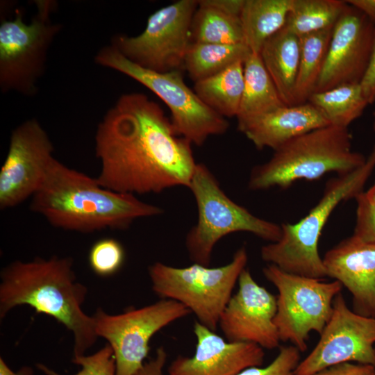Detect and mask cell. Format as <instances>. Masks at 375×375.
<instances>
[{"label": "cell", "mask_w": 375, "mask_h": 375, "mask_svg": "<svg viewBox=\"0 0 375 375\" xmlns=\"http://www.w3.org/2000/svg\"><path fill=\"white\" fill-rule=\"evenodd\" d=\"M191 145L159 104L141 92L124 94L96 130V178L106 189L134 195L188 188L197 164Z\"/></svg>", "instance_id": "obj_1"}, {"label": "cell", "mask_w": 375, "mask_h": 375, "mask_svg": "<svg viewBox=\"0 0 375 375\" xmlns=\"http://www.w3.org/2000/svg\"><path fill=\"white\" fill-rule=\"evenodd\" d=\"M30 209L52 226L80 233L124 230L136 219L157 216L161 208L136 195L102 187L97 178L55 160Z\"/></svg>", "instance_id": "obj_2"}, {"label": "cell", "mask_w": 375, "mask_h": 375, "mask_svg": "<svg viewBox=\"0 0 375 375\" xmlns=\"http://www.w3.org/2000/svg\"><path fill=\"white\" fill-rule=\"evenodd\" d=\"M0 278L1 319L17 306H29L71 331L74 357L85 355L95 344L94 317L82 308L88 288L76 281L72 258L53 256L15 260L1 269Z\"/></svg>", "instance_id": "obj_3"}, {"label": "cell", "mask_w": 375, "mask_h": 375, "mask_svg": "<svg viewBox=\"0 0 375 375\" xmlns=\"http://www.w3.org/2000/svg\"><path fill=\"white\" fill-rule=\"evenodd\" d=\"M351 142L348 128L333 125L302 134L276 149L267 162L254 167L248 187L252 190L284 189L298 180L314 181L329 172L350 173L367 158L352 150Z\"/></svg>", "instance_id": "obj_4"}, {"label": "cell", "mask_w": 375, "mask_h": 375, "mask_svg": "<svg viewBox=\"0 0 375 375\" xmlns=\"http://www.w3.org/2000/svg\"><path fill=\"white\" fill-rule=\"evenodd\" d=\"M375 169V143L363 165L329 180L319 202L301 220L281 225V235L260 249L268 264L300 276L324 279L327 277L318 251L319 240L331 214L340 202L356 198Z\"/></svg>", "instance_id": "obj_5"}, {"label": "cell", "mask_w": 375, "mask_h": 375, "mask_svg": "<svg viewBox=\"0 0 375 375\" xmlns=\"http://www.w3.org/2000/svg\"><path fill=\"white\" fill-rule=\"evenodd\" d=\"M188 188L197 208V223L185 241L193 262L210 266L215 246L230 233L247 232L269 242L280 239L281 225L254 215L231 200L204 164H197Z\"/></svg>", "instance_id": "obj_6"}, {"label": "cell", "mask_w": 375, "mask_h": 375, "mask_svg": "<svg viewBox=\"0 0 375 375\" xmlns=\"http://www.w3.org/2000/svg\"><path fill=\"white\" fill-rule=\"evenodd\" d=\"M247 262V249L242 247L222 266L211 267L194 262L176 267L156 262L149 267L148 273L157 296L179 302L196 316L198 322L216 331Z\"/></svg>", "instance_id": "obj_7"}, {"label": "cell", "mask_w": 375, "mask_h": 375, "mask_svg": "<svg viewBox=\"0 0 375 375\" xmlns=\"http://www.w3.org/2000/svg\"><path fill=\"white\" fill-rule=\"evenodd\" d=\"M95 62L119 72L157 95L171 112L175 133L192 144L202 145L211 135L226 132L225 117L205 104L185 83L180 70L165 73L144 69L131 62L110 44L96 53Z\"/></svg>", "instance_id": "obj_8"}, {"label": "cell", "mask_w": 375, "mask_h": 375, "mask_svg": "<svg viewBox=\"0 0 375 375\" xmlns=\"http://www.w3.org/2000/svg\"><path fill=\"white\" fill-rule=\"evenodd\" d=\"M30 22L16 10L12 19L0 24V88L3 93L16 92L31 97L45 71L47 54L62 26L51 19L56 8L53 1H35Z\"/></svg>", "instance_id": "obj_9"}, {"label": "cell", "mask_w": 375, "mask_h": 375, "mask_svg": "<svg viewBox=\"0 0 375 375\" xmlns=\"http://www.w3.org/2000/svg\"><path fill=\"white\" fill-rule=\"evenodd\" d=\"M262 273L278 290L274 324L280 340L304 352L310 333L320 334L328 322L333 300L343 286L335 280L326 282L294 274L271 264Z\"/></svg>", "instance_id": "obj_10"}, {"label": "cell", "mask_w": 375, "mask_h": 375, "mask_svg": "<svg viewBox=\"0 0 375 375\" xmlns=\"http://www.w3.org/2000/svg\"><path fill=\"white\" fill-rule=\"evenodd\" d=\"M197 7L198 0H180L162 7L149 17L140 34L115 35L110 44L144 69L160 73L183 69Z\"/></svg>", "instance_id": "obj_11"}, {"label": "cell", "mask_w": 375, "mask_h": 375, "mask_svg": "<svg viewBox=\"0 0 375 375\" xmlns=\"http://www.w3.org/2000/svg\"><path fill=\"white\" fill-rule=\"evenodd\" d=\"M190 313L179 302L166 299L118 315L97 308L93 315L96 334L104 338L112 349L115 375L137 373L149 354L152 337Z\"/></svg>", "instance_id": "obj_12"}, {"label": "cell", "mask_w": 375, "mask_h": 375, "mask_svg": "<svg viewBox=\"0 0 375 375\" xmlns=\"http://www.w3.org/2000/svg\"><path fill=\"white\" fill-rule=\"evenodd\" d=\"M54 147L36 119H28L12 131L0 171V208L15 207L39 190L56 160Z\"/></svg>", "instance_id": "obj_13"}, {"label": "cell", "mask_w": 375, "mask_h": 375, "mask_svg": "<svg viewBox=\"0 0 375 375\" xmlns=\"http://www.w3.org/2000/svg\"><path fill=\"white\" fill-rule=\"evenodd\" d=\"M312 351L294 375H313L329 367L356 362L375 367V318L349 309L342 294L333 300L331 316Z\"/></svg>", "instance_id": "obj_14"}, {"label": "cell", "mask_w": 375, "mask_h": 375, "mask_svg": "<svg viewBox=\"0 0 375 375\" xmlns=\"http://www.w3.org/2000/svg\"><path fill=\"white\" fill-rule=\"evenodd\" d=\"M374 32L375 24L361 10L347 3L333 28L326 60L313 92L346 83H360L369 61Z\"/></svg>", "instance_id": "obj_15"}, {"label": "cell", "mask_w": 375, "mask_h": 375, "mask_svg": "<svg viewBox=\"0 0 375 375\" xmlns=\"http://www.w3.org/2000/svg\"><path fill=\"white\" fill-rule=\"evenodd\" d=\"M238 289L224 308L218 327L225 339L274 349L281 342L274 324L276 297L260 285L245 268L238 278Z\"/></svg>", "instance_id": "obj_16"}, {"label": "cell", "mask_w": 375, "mask_h": 375, "mask_svg": "<svg viewBox=\"0 0 375 375\" xmlns=\"http://www.w3.org/2000/svg\"><path fill=\"white\" fill-rule=\"evenodd\" d=\"M193 332L194 355L177 356L167 368L168 375H238L263 363L265 352L257 344L229 342L197 321Z\"/></svg>", "instance_id": "obj_17"}, {"label": "cell", "mask_w": 375, "mask_h": 375, "mask_svg": "<svg viewBox=\"0 0 375 375\" xmlns=\"http://www.w3.org/2000/svg\"><path fill=\"white\" fill-rule=\"evenodd\" d=\"M326 275L352 295V310L375 318V244L354 235L330 249L322 258Z\"/></svg>", "instance_id": "obj_18"}, {"label": "cell", "mask_w": 375, "mask_h": 375, "mask_svg": "<svg viewBox=\"0 0 375 375\" xmlns=\"http://www.w3.org/2000/svg\"><path fill=\"white\" fill-rule=\"evenodd\" d=\"M328 125L319 110L309 102L238 120V129L257 149L274 151L302 134Z\"/></svg>", "instance_id": "obj_19"}, {"label": "cell", "mask_w": 375, "mask_h": 375, "mask_svg": "<svg viewBox=\"0 0 375 375\" xmlns=\"http://www.w3.org/2000/svg\"><path fill=\"white\" fill-rule=\"evenodd\" d=\"M301 52L300 39L285 27L264 44L260 55L283 101L295 105L294 90Z\"/></svg>", "instance_id": "obj_20"}, {"label": "cell", "mask_w": 375, "mask_h": 375, "mask_svg": "<svg viewBox=\"0 0 375 375\" xmlns=\"http://www.w3.org/2000/svg\"><path fill=\"white\" fill-rule=\"evenodd\" d=\"M292 0H244L240 16L244 43L260 54L265 43L286 23Z\"/></svg>", "instance_id": "obj_21"}, {"label": "cell", "mask_w": 375, "mask_h": 375, "mask_svg": "<svg viewBox=\"0 0 375 375\" xmlns=\"http://www.w3.org/2000/svg\"><path fill=\"white\" fill-rule=\"evenodd\" d=\"M244 78L238 120L259 116L286 106L260 54L251 52L244 60Z\"/></svg>", "instance_id": "obj_22"}, {"label": "cell", "mask_w": 375, "mask_h": 375, "mask_svg": "<svg viewBox=\"0 0 375 375\" xmlns=\"http://www.w3.org/2000/svg\"><path fill=\"white\" fill-rule=\"evenodd\" d=\"M244 62L195 82L194 91L201 100L224 117H237L244 91Z\"/></svg>", "instance_id": "obj_23"}, {"label": "cell", "mask_w": 375, "mask_h": 375, "mask_svg": "<svg viewBox=\"0 0 375 375\" xmlns=\"http://www.w3.org/2000/svg\"><path fill=\"white\" fill-rule=\"evenodd\" d=\"M250 53V49L244 43L191 42L186 53L183 69L195 83L215 75L237 62H244Z\"/></svg>", "instance_id": "obj_24"}, {"label": "cell", "mask_w": 375, "mask_h": 375, "mask_svg": "<svg viewBox=\"0 0 375 375\" xmlns=\"http://www.w3.org/2000/svg\"><path fill=\"white\" fill-rule=\"evenodd\" d=\"M308 102L323 114L330 125L348 128L369 105L360 83H346L313 92Z\"/></svg>", "instance_id": "obj_25"}, {"label": "cell", "mask_w": 375, "mask_h": 375, "mask_svg": "<svg viewBox=\"0 0 375 375\" xmlns=\"http://www.w3.org/2000/svg\"><path fill=\"white\" fill-rule=\"evenodd\" d=\"M190 38L191 42L219 44L244 43L240 17L209 6L203 0H198V7L192 21Z\"/></svg>", "instance_id": "obj_26"}, {"label": "cell", "mask_w": 375, "mask_h": 375, "mask_svg": "<svg viewBox=\"0 0 375 375\" xmlns=\"http://www.w3.org/2000/svg\"><path fill=\"white\" fill-rule=\"evenodd\" d=\"M333 27L299 38L301 52L294 90L295 105L308 102L314 91L326 60Z\"/></svg>", "instance_id": "obj_27"}, {"label": "cell", "mask_w": 375, "mask_h": 375, "mask_svg": "<svg viewBox=\"0 0 375 375\" xmlns=\"http://www.w3.org/2000/svg\"><path fill=\"white\" fill-rule=\"evenodd\" d=\"M346 5L340 0H292L284 27L299 38L333 28Z\"/></svg>", "instance_id": "obj_28"}, {"label": "cell", "mask_w": 375, "mask_h": 375, "mask_svg": "<svg viewBox=\"0 0 375 375\" xmlns=\"http://www.w3.org/2000/svg\"><path fill=\"white\" fill-rule=\"evenodd\" d=\"M125 251L122 244L114 238H103L93 244L88 255L90 268L97 275L107 277L122 267Z\"/></svg>", "instance_id": "obj_29"}, {"label": "cell", "mask_w": 375, "mask_h": 375, "mask_svg": "<svg viewBox=\"0 0 375 375\" xmlns=\"http://www.w3.org/2000/svg\"><path fill=\"white\" fill-rule=\"evenodd\" d=\"M72 362L81 367L74 375H115L116 365L111 347L107 344L91 355L73 357ZM45 375H62L42 363L36 365Z\"/></svg>", "instance_id": "obj_30"}, {"label": "cell", "mask_w": 375, "mask_h": 375, "mask_svg": "<svg viewBox=\"0 0 375 375\" xmlns=\"http://www.w3.org/2000/svg\"><path fill=\"white\" fill-rule=\"evenodd\" d=\"M300 351L293 345L282 347L278 355L267 366L247 368L238 375H294L300 360Z\"/></svg>", "instance_id": "obj_31"}, {"label": "cell", "mask_w": 375, "mask_h": 375, "mask_svg": "<svg viewBox=\"0 0 375 375\" xmlns=\"http://www.w3.org/2000/svg\"><path fill=\"white\" fill-rule=\"evenodd\" d=\"M355 199L357 208L353 235L362 242L375 244V205L367 200L364 192Z\"/></svg>", "instance_id": "obj_32"}, {"label": "cell", "mask_w": 375, "mask_h": 375, "mask_svg": "<svg viewBox=\"0 0 375 375\" xmlns=\"http://www.w3.org/2000/svg\"><path fill=\"white\" fill-rule=\"evenodd\" d=\"M313 375H375V367L345 362L324 369Z\"/></svg>", "instance_id": "obj_33"}, {"label": "cell", "mask_w": 375, "mask_h": 375, "mask_svg": "<svg viewBox=\"0 0 375 375\" xmlns=\"http://www.w3.org/2000/svg\"><path fill=\"white\" fill-rule=\"evenodd\" d=\"M360 85L368 103H374L375 101V32L368 66Z\"/></svg>", "instance_id": "obj_34"}, {"label": "cell", "mask_w": 375, "mask_h": 375, "mask_svg": "<svg viewBox=\"0 0 375 375\" xmlns=\"http://www.w3.org/2000/svg\"><path fill=\"white\" fill-rule=\"evenodd\" d=\"M167 354L164 347H160L156 354L149 362L134 375H164L163 369L167 361Z\"/></svg>", "instance_id": "obj_35"}, {"label": "cell", "mask_w": 375, "mask_h": 375, "mask_svg": "<svg viewBox=\"0 0 375 375\" xmlns=\"http://www.w3.org/2000/svg\"><path fill=\"white\" fill-rule=\"evenodd\" d=\"M214 8L231 15L240 17L244 0H203Z\"/></svg>", "instance_id": "obj_36"}, {"label": "cell", "mask_w": 375, "mask_h": 375, "mask_svg": "<svg viewBox=\"0 0 375 375\" xmlns=\"http://www.w3.org/2000/svg\"><path fill=\"white\" fill-rule=\"evenodd\" d=\"M346 2L361 10L375 24V0H349Z\"/></svg>", "instance_id": "obj_37"}, {"label": "cell", "mask_w": 375, "mask_h": 375, "mask_svg": "<svg viewBox=\"0 0 375 375\" xmlns=\"http://www.w3.org/2000/svg\"><path fill=\"white\" fill-rule=\"evenodd\" d=\"M0 375H34V372L30 366H23L17 372H13L4 359L0 357Z\"/></svg>", "instance_id": "obj_38"}, {"label": "cell", "mask_w": 375, "mask_h": 375, "mask_svg": "<svg viewBox=\"0 0 375 375\" xmlns=\"http://www.w3.org/2000/svg\"><path fill=\"white\" fill-rule=\"evenodd\" d=\"M364 194L367 200L375 205V183Z\"/></svg>", "instance_id": "obj_39"}, {"label": "cell", "mask_w": 375, "mask_h": 375, "mask_svg": "<svg viewBox=\"0 0 375 375\" xmlns=\"http://www.w3.org/2000/svg\"><path fill=\"white\" fill-rule=\"evenodd\" d=\"M372 128H373L374 131L375 132V111L373 112Z\"/></svg>", "instance_id": "obj_40"}, {"label": "cell", "mask_w": 375, "mask_h": 375, "mask_svg": "<svg viewBox=\"0 0 375 375\" xmlns=\"http://www.w3.org/2000/svg\"><path fill=\"white\" fill-rule=\"evenodd\" d=\"M374 350H375V347H374Z\"/></svg>", "instance_id": "obj_41"}]
</instances>
